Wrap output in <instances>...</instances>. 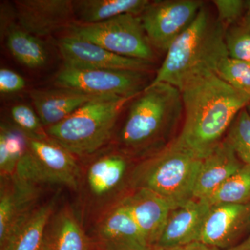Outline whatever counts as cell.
<instances>
[{
  "instance_id": "6da1fadb",
  "label": "cell",
  "mask_w": 250,
  "mask_h": 250,
  "mask_svg": "<svg viewBox=\"0 0 250 250\" xmlns=\"http://www.w3.org/2000/svg\"><path fill=\"white\" fill-rule=\"evenodd\" d=\"M184 123L176 142L205 159L225 139L233 120L250 96L236 90L211 70L186 81L179 88Z\"/></svg>"
},
{
  "instance_id": "7a4b0ae2",
  "label": "cell",
  "mask_w": 250,
  "mask_h": 250,
  "mask_svg": "<svg viewBox=\"0 0 250 250\" xmlns=\"http://www.w3.org/2000/svg\"><path fill=\"white\" fill-rule=\"evenodd\" d=\"M226 28L206 8L172 42L166 58L149 85L168 83L181 88L190 77L205 70L216 71L219 62L229 57Z\"/></svg>"
},
{
  "instance_id": "3957f363",
  "label": "cell",
  "mask_w": 250,
  "mask_h": 250,
  "mask_svg": "<svg viewBox=\"0 0 250 250\" xmlns=\"http://www.w3.org/2000/svg\"><path fill=\"white\" fill-rule=\"evenodd\" d=\"M184 116L182 94L166 83L148 85L134 99L120 131L119 143L125 149L142 152L163 149Z\"/></svg>"
},
{
  "instance_id": "277c9868",
  "label": "cell",
  "mask_w": 250,
  "mask_h": 250,
  "mask_svg": "<svg viewBox=\"0 0 250 250\" xmlns=\"http://www.w3.org/2000/svg\"><path fill=\"white\" fill-rule=\"evenodd\" d=\"M202 159L173 140L136 167L131 177L135 188L159 194L174 208L193 198Z\"/></svg>"
},
{
  "instance_id": "5b68a950",
  "label": "cell",
  "mask_w": 250,
  "mask_h": 250,
  "mask_svg": "<svg viewBox=\"0 0 250 250\" xmlns=\"http://www.w3.org/2000/svg\"><path fill=\"white\" fill-rule=\"evenodd\" d=\"M136 98L108 96L90 102L46 131L73 155L93 154L111 138L125 105Z\"/></svg>"
},
{
  "instance_id": "8992f818",
  "label": "cell",
  "mask_w": 250,
  "mask_h": 250,
  "mask_svg": "<svg viewBox=\"0 0 250 250\" xmlns=\"http://www.w3.org/2000/svg\"><path fill=\"white\" fill-rule=\"evenodd\" d=\"M68 29L70 35L118 55L151 62L155 58L140 16L123 14L96 24L75 22Z\"/></svg>"
},
{
  "instance_id": "52a82bcc",
  "label": "cell",
  "mask_w": 250,
  "mask_h": 250,
  "mask_svg": "<svg viewBox=\"0 0 250 250\" xmlns=\"http://www.w3.org/2000/svg\"><path fill=\"white\" fill-rule=\"evenodd\" d=\"M27 146L14 174L37 186L58 184L77 189L80 170L72 153L50 137L27 138Z\"/></svg>"
},
{
  "instance_id": "ba28073f",
  "label": "cell",
  "mask_w": 250,
  "mask_h": 250,
  "mask_svg": "<svg viewBox=\"0 0 250 250\" xmlns=\"http://www.w3.org/2000/svg\"><path fill=\"white\" fill-rule=\"evenodd\" d=\"M147 82V72L91 70L63 67L54 80L59 88H72L102 96L137 97Z\"/></svg>"
},
{
  "instance_id": "9c48e42d",
  "label": "cell",
  "mask_w": 250,
  "mask_h": 250,
  "mask_svg": "<svg viewBox=\"0 0 250 250\" xmlns=\"http://www.w3.org/2000/svg\"><path fill=\"white\" fill-rule=\"evenodd\" d=\"M203 5V1L199 0L150 1L140 17L153 48L167 52L195 21Z\"/></svg>"
},
{
  "instance_id": "30bf717a",
  "label": "cell",
  "mask_w": 250,
  "mask_h": 250,
  "mask_svg": "<svg viewBox=\"0 0 250 250\" xmlns=\"http://www.w3.org/2000/svg\"><path fill=\"white\" fill-rule=\"evenodd\" d=\"M64 66L73 69L148 72L152 62L113 53L98 45L71 35L59 41Z\"/></svg>"
},
{
  "instance_id": "8fae6325",
  "label": "cell",
  "mask_w": 250,
  "mask_h": 250,
  "mask_svg": "<svg viewBox=\"0 0 250 250\" xmlns=\"http://www.w3.org/2000/svg\"><path fill=\"white\" fill-rule=\"evenodd\" d=\"M0 191V247L22 225L34 210L39 198V186L16 174L1 177Z\"/></svg>"
},
{
  "instance_id": "7c38bea8",
  "label": "cell",
  "mask_w": 250,
  "mask_h": 250,
  "mask_svg": "<svg viewBox=\"0 0 250 250\" xmlns=\"http://www.w3.org/2000/svg\"><path fill=\"white\" fill-rule=\"evenodd\" d=\"M14 6L18 25L39 38L75 23L73 4L70 0H17Z\"/></svg>"
},
{
  "instance_id": "4fadbf2b",
  "label": "cell",
  "mask_w": 250,
  "mask_h": 250,
  "mask_svg": "<svg viewBox=\"0 0 250 250\" xmlns=\"http://www.w3.org/2000/svg\"><path fill=\"white\" fill-rule=\"evenodd\" d=\"M250 228V202L243 205L210 206L202 226L200 241L221 250L237 245Z\"/></svg>"
},
{
  "instance_id": "5bb4252c",
  "label": "cell",
  "mask_w": 250,
  "mask_h": 250,
  "mask_svg": "<svg viewBox=\"0 0 250 250\" xmlns=\"http://www.w3.org/2000/svg\"><path fill=\"white\" fill-rule=\"evenodd\" d=\"M121 205L127 210L149 246H156L174 207L168 200L146 188L136 189Z\"/></svg>"
},
{
  "instance_id": "9a60e30c",
  "label": "cell",
  "mask_w": 250,
  "mask_h": 250,
  "mask_svg": "<svg viewBox=\"0 0 250 250\" xmlns=\"http://www.w3.org/2000/svg\"><path fill=\"white\" fill-rule=\"evenodd\" d=\"M210 207L206 200L192 199L171 210L155 247L170 248L200 241L202 226Z\"/></svg>"
},
{
  "instance_id": "2e32d148",
  "label": "cell",
  "mask_w": 250,
  "mask_h": 250,
  "mask_svg": "<svg viewBox=\"0 0 250 250\" xmlns=\"http://www.w3.org/2000/svg\"><path fill=\"white\" fill-rule=\"evenodd\" d=\"M108 96L93 95L80 90L67 88L54 89H34L30 92V98L44 126H52L60 123L95 100Z\"/></svg>"
},
{
  "instance_id": "e0dca14e",
  "label": "cell",
  "mask_w": 250,
  "mask_h": 250,
  "mask_svg": "<svg viewBox=\"0 0 250 250\" xmlns=\"http://www.w3.org/2000/svg\"><path fill=\"white\" fill-rule=\"evenodd\" d=\"M244 165L227 139L202 159L193 190V198L207 200Z\"/></svg>"
},
{
  "instance_id": "ac0fdd59",
  "label": "cell",
  "mask_w": 250,
  "mask_h": 250,
  "mask_svg": "<svg viewBox=\"0 0 250 250\" xmlns=\"http://www.w3.org/2000/svg\"><path fill=\"white\" fill-rule=\"evenodd\" d=\"M98 235L104 250H152L129 212L121 204L104 218Z\"/></svg>"
},
{
  "instance_id": "d6986e66",
  "label": "cell",
  "mask_w": 250,
  "mask_h": 250,
  "mask_svg": "<svg viewBox=\"0 0 250 250\" xmlns=\"http://www.w3.org/2000/svg\"><path fill=\"white\" fill-rule=\"evenodd\" d=\"M149 0H76L72 1L78 23L96 24L123 14L141 16Z\"/></svg>"
},
{
  "instance_id": "ffe728a7",
  "label": "cell",
  "mask_w": 250,
  "mask_h": 250,
  "mask_svg": "<svg viewBox=\"0 0 250 250\" xmlns=\"http://www.w3.org/2000/svg\"><path fill=\"white\" fill-rule=\"evenodd\" d=\"M88 239L70 210H65L49 221L42 250H88Z\"/></svg>"
},
{
  "instance_id": "44dd1931",
  "label": "cell",
  "mask_w": 250,
  "mask_h": 250,
  "mask_svg": "<svg viewBox=\"0 0 250 250\" xmlns=\"http://www.w3.org/2000/svg\"><path fill=\"white\" fill-rule=\"evenodd\" d=\"M54 206V200L39 206L0 250H42Z\"/></svg>"
},
{
  "instance_id": "7402d4cb",
  "label": "cell",
  "mask_w": 250,
  "mask_h": 250,
  "mask_svg": "<svg viewBox=\"0 0 250 250\" xmlns=\"http://www.w3.org/2000/svg\"><path fill=\"white\" fill-rule=\"evenodd\" d=\"M4 36L8 49L18 62L29 68L45 66L48 62L49 53L40 38L14 24H11Z\"/></svg>"
},
{
  "instance_id": "603a6c76",
  "label": "cell",
  "mask_w": 250,
  "mask_h": 250,
  "mask_svg": "<svg viewBox=\"0 0 250 250\" xmlns=\"http://www.w3.org/2000/svg\"><path fill=\"white\" fill-rule=\"evenodd\" d=\"M124 158L118 155L104 156L94 162L88 169V185L96 195L111 191L121 182L126 169Z\"/></svg>"
},
{
  "instance_id": "cb8c5ba5",
  "label": "cell",
  "mask_w": 250,
  "mask_h": 250,
  "mask_svg": "<svg viewBox=\"0 0 250 250\" xmlns=\"http://www.w3.org/2000/svg\"><path fill=\"white\" fill-rule=\"evenodd\" d=\"M210 206L243 205L250 202V166L243 165L208 198Z\"/></svg>"
},
{
  "instance_id": "d4e9b609",
  "label": "cell",
  "mask_w": 250,
  "mask_h": 250,
  "mask_svg": "<svg viewBox=\"0 0 250 250\" xmlns=\"http://www.w3.org/2000/svg\"><path fill=\"white\" fill-rule=\"evenodd\" d=\"M27 138L19 129L1 125L0 129L1 177L12 175L18 162L27 150Z\"/></svg>"
},
{
  "instance_id": "484cf974",
  "label": "cell",
  "mask_w": 250,
  "mask_h": 250,
  "mask_svg": "<svg viewBox=\"0 0 250 250\" xmlns=\"http://www.w3.org/2000/svg\"><path fill=\"white\" fill-rule=\"evenodd\" d=\"M225 138L241 162L250 166V116L246 108L237 115Z\"/></svg>"
},
{
  "instance_id": "4316f807",
  "label": "cell",
  "mask_w": 250,
  "mask_h": 250,
  "mask_svg": "<svg viewBox=\"0 0 250 250\" xmlns=\"http://www.w3.org/2000/svg\"><path fill=\"white\" fill-rule=\"evenodd\" d=\"M215 72L233 88L250 96V62L227 57L219 62Z\"/></svg>"
},
{
  "instance_id": "83f0119b",
  "label": "cell",
  "mask_w": 250,
  "mask_h": 250,
  "mask_svg": "<svg viewBox=\"0 0 250 250\" xmlns=\"http://www.w3.org/2000/svg\"><path fill=\"white\" fill-rule=\"evenodd\" d=\"M11 116L18 129L30 139H44L49 138L39 115L28 105H14L11 109Z\"/></svg>"
},
{
  "instance_id": "f1b7e54d",
  "label": "cell",
  "mask_w": 250,
  "mask_h": 250,
  "mask_svg": "<svg viewBox=\"0 0 250 250\" xmlns=\"http://www.w3.org/2000/svg\"><path fill=\"white\" fill-rule=\"evenodd\" d=\"M225 44L230 58L250 62V30L235 27L225 33Z\"/></svg>"
},
{
  "instance_id": "f546056e",
  "label": "cell",
  "mask_w": 250,
  "mask_h": 250,
  "mask_svg": "<svg viewBox=\"0 0 250 250\" xmlns=\"http://www.w3.org/2000/svg\"><path fill=\"white\" fill-rule=\"evenodd\" d=\"M213 4L216 8L217 19L224 26L235 24L243 14L246 1L241 0H215Z\"/></svg>"
},
{
  "instance_id": "4dcf8cb0",
  "label": "cell",
  "mask_w": 250,
  "mask_h": 250,
  "mask_svg": "<svg viewBox=\"0 0 250 250\" xmlns=\"http://www.w3.org/2000/svg\"><path fill=\"white\" fill-rule=\"evenodd\" d=\"M26 82L17 72L8 68L0 70V91L3 94L16 93L24 89Z\"/></svg>"
},
{
  "instance_id": "1f68e13d",
  "label": "cell",
  "mask_w": 250,
  "mask_h": 250,
  "mask_svg": "<svg viewBox=\"0 0 250 250\" xmlns=\"http://www.w3.org/2000/svg\"><path fill=\"white\" fill-rule=\"evenodd\" d=\"M152 250H221L213 247L208 246L201 241L193 242L184 246L170 247V248H161L154 247Z\"/></svg>"
},
{
  "instance_id": "d6a6232c",
  "label": "cell",
  "mask_w": 250,
  "mask_h": 250,
  "mask_svg": "<svg viewBox=\"0 0 250 250\" xmlns=\"http://www.w3.org/2000/svg\"><path fill=\"white\" fill-rule=\"evenodd\" d=\"M228 250H250V231L248 236L243 241Z\"/></svg>"
},
{
  "instance_id": "836d02e7",
  "label": "cell",
  "mask_w": 250,
  "mask_h": 250,
  "mask_svg": "<svg viewBox=\"0 0 250 250\" xmlns=\"http://www.w3.org/2000/svg\"><path fill=\"white\" fill-rule=\"evenodd\" d=\"M246 14L243 27L250 30V0L246 1Z\"/></svg>"
},
{
  "instance_id": "e575fe53",
  "label": "cell",
  "mask_w": 250,
  "mask_h": 250,
  "mask_svg": "<svg viewBox=\"0 0 250 250\" xmlns=\"http://www.w3.org/2000/svg\"><path fill=\"white\" fill-rule=\"evenodd\" d=\"M246 110H247V111H248V113H249V115L250 116V103H248V104L247 105Z\"/></svg>"
}]
</instances>
